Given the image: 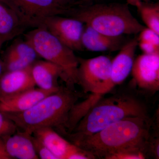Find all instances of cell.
I'll list each match as a JSON object with an SVG mask.
<instances>
[{"instance_id":"cell-1","label":"cell","mask_w":159,"mask_h":159,"mask_svg":"<svg viewBox=\"0 0 159 159\" xmlns=\"http://www.w3.org/2000/svg\"><path fill=\"white\" fill-rule=\"evenodd\" d=\"M152 124L149 117L126 118L72 143L95 159H109L113 155L125 152H142L147 155Z\"/></svg>"},{"instance_id":"cell-2","label":"cell","mask_w":159,"mask_h":159,"mask_svg":"<svg viewBox=\"0 0 159 159\" xmlns=\"http://www.w3.org/2000/svg\"><path fill=\"white\" fill-rule=\"evenodd\" d=\"M148 118L147 107L139 97L127 92H120L100 98L70 133L62 135L72 143L98 132L108 125L130 117Z\"/></svg>"},{"instance_id":"cell-3","label":"cell","mask_w":159,"mask_h":159,"mask_svg":"<svg viewBox=\"0 0 159 159\" xmlns=\"http://www.w3.org/2000/svg\"><path fill=\"white\" fill-rule=\"evenodd\" d=\"M81 97V94L75 89L60 87L58 90L25 111L5 114L18 129L29 134L43 127H51L61 132L65 130L70 111Z\"/></svg>"},{"instance_id":"cell-4","label":"cell","mask_w":159,"mask_h":159,"mask_svg":"<svg viewBox=\"0 0 159 159\" xmlns=\"http://www.w3.org/2000/svg\"><path fill=\"white\" fill-rule=\"evenodd\" d=\"M75 18L102 34L119 37L139 34L145 28L132 14L126 4H98L74 9Z\"/></svg>"},{"instance_id":"cell-5","label":"cell","mask_w":159,"mask_h":159,"mask_svg":"<svg viewBox=\"0 0 159 159\" xmlns=\"http://www.w3.org/2000/svg\"><path fill=\"white\" fill-rule=\"evenodd\" d=\"M39 56L58 66L62 73L61 79L69 88L74 89L78 84V57L74 51L42 27L34 28L25 34Z\"/></svg>"},{"instance_id":"cell-6","label":"cell","mask_w":159,"mask_h":159,"mask_svg":"<svg viewBox=\"0 0 159 159\" xmlns=\"http://www.w3.org/2000/svg\"><path fill=\"white\" fill-rule=\"evenodd\" d=\"M111 61L108 56L102 55L89 59L78 58V84L84 93L100 99L110 92Z\"/></svg>"},{"instance_id":"cell-7","label":"cell","mask_w":159,"mask_h":159,"mask_svg":"<svg viewBox=\"0 0 159 159\" xmlns=\"http://www.w3.org/2000/svg\"><path fill=\"white\" fill-rule=\"evenodd\" d=\"M38 27L44 28L73 51L84 50L82 36L84 24L80 20L63 16H53L44 19Z\"/></svg>"},{"instance_id":"cell-8","label":"cell","mask_w":159,"mask_h":159,"mask_svg":"<svg viewBox=\"0 0 159 159\" xmlns=\"http://www.w3.org/2000/svg\"><path fill=\"white\" fill-rule=\"evenodd\" d=\"M30 28H37L42 20L53 16H69L74 9L57 0H11Z\"/></svg>"},{"instance_id":"cell-9","label":"cell","mask_w":159,"mask_h":159,"mask_svg":"<svg viewBox=\"0 0 159 159\" xmlns=\"http://www.w3.org/2000/svg\"><path fill=\"white\" fill-rule=\"evenodd\" d=\"M32 135L39 140L58 159H92L93 156L63 138L51 127L34 131Z\"/></svg>"},{"instance_id":"cell-10","label":"cell","mask_w":159,"mask_h":159,"mask_svg":"<svg viewBox=\"0 0 159 159\" xmlns=\"http://www.w3.org/2000/svg\"><path fill=\"white\" fill-rule=\"evenodd\" d=\"M139 88L150 93L159 90V53L143 54L135 58L131 72Z\"/></svg>"},{"instance_id":"cell-11","label":"cell","mask_w":159,"mask_h":159,"mask_svg":"<svg viewBox=\"0 0 159 159\" xmlns=\"http://www.w3.org/2000/svg\"><path fill=\"white\" fill-rule=\"evenodd\" d=\"M29 28L11 0H0V48Z\"/></svg>"},{"instance_id":"cell-12","label":"cell","mask_w":159,"mask_h":159,"mask_svg":"<svg viewBox=\"0 0 159 159\" xmlns=\"http://www.w3.org/2000/svg\"><path fill=\"white\" fill-rule=\"evenodd\" d=\"M138 42V37L127 41L116 57L112 60L109 86L110 91L124 82L131 72Z\"/></svg>"},{"instance_id":"cell-13","label":"cell","mask_w":159,"mask_h":159,"mask_svg":"<svg viewBox=\"0 0 159 159\" xmlns=\"http://www.w3.org/2000/svg\"><path fill=\"white\" fill-rule=\"evenodd\" d=\"M7 49L4 57V70H19L29 67L36 60L38 54L27 40L16 39Z\"/></svg>"},{"instance_id":"cell-14","label":"cell","mask_w":159,"mask_h":159,"mask_svg":"<svg viewBox=\"0 0 159 159\" xmlns=\"http://www.w3.org/2000/svg\"><path fill=\"white\" fill-rule=\"evenodd\" d=\"M31 66L19 70L6 71L0 78V99L13 97L35 87Z\"/></svg>"},{"instance_id":"cell-15","label":"cell","mask_w":159,"mask_h":159,"mask_svg":"<svg viewBox=\"0 0 159 159\" xmlns=\"http://www.w3.org/2000/svg\"><path fill=\"white\" fill-rule=\"evenodd\" d=\"M57 91H46L34 87L13 97L1 99L0 111L5 114L25 111L48 95Z\"/></svg>"},{"instance_id":"cell-16","label":"cell","mask_w":159,"mask_h":159,"mask_svg":"<svg viewBox=\"0 0 159 159\" xmlns=\"http://www.w3.org/2000/svg\"><path fill=\"white\" fill-rule=\"evenodd\" d=\"M123 36H107L84 25L82 44L84 49L93 52L119 51L127 42Z\"/></svg>"},{"instance_id":"cell-17","label":"cell","mask_w":159,"mask_h":159,"mask_svg":"<svg viewBox=\"0 0 159 159\" xmlns=\"http://www.w3.org/2000/svg\"><path fill=\"white\" fill-rule=\"evenodd\" d=\"M31 76L35 86L46 91H56L59 89L57 80L62 73L57 66L46 60H36L31 66Z\"/></svg>"},{"instance_id":"cell-18","label":"cell","mask_w":159,"mask_h":159,"mask_svg":"<svg viewBox=\"0 0 159 159\" xmlns=\"http://www.w3.org/2000/svg\"><path fill=\"white\" fill-rule=\"evenodd\" d=\"M32 135L18 129L12 134L2 138L6 152L12 159H39L34 149Z\"/></svg>"},{"instance_id":"cell-19","label":"cell","mask_w":159,"mask_h":159,"mask_svg":"<svg viewBox=\"0 0 159 159\" xmlns=\"http://www.w3.org/2000/svg\"><path fill=\"white\" fill-rule=\"evenodd\" d=\"M136 7L147 28L159 34V5L147 4L140 1Z\"/></svg>"},{"instance_id":"cell-20","label":"cell","mask_w":159,"mask_h":159,"mask_svg":"<svg viewBox=\"0 0 159 159\" xmlns=\"http://www.w3.org/2000/svg\"><path fill=\"white\" fill-rule=\"evenodd\" d=\"M18 129L14 122L0 111V138H4L12 134Z\"/></svg>"},{"instance_id":"cell-21","label":"cell","mask_w":159,"mask_h":159,"mask_svg":"<svg viewBox=\"0 0 159 159\" xmlns=\"http://www.w3.org/2000/svg\"><path fill=\"white\" fill-rule=\"evenodd\" d=\"M32 142L36 154L39 158L42 159H58L43 144L35 138L31 136Z\"/></svg>"},{"instance_id":"cell-22","label":"cell","mask_w":159,"mask_h":159,"mask_svg":"<svg viewBox=\"0 0 159 159\" xmlns=\"http://www.w3.org/2000/svg\"><path fill=\"white\" fill-rule=\"evenodd\" d=\"M139 34L138 37L139 41L146 42L159 46V34L155 31L145 27Z\"/></svg>"},{"instance_id":"cell-23","label":"cell","mask_w":159,"mask_h":159,"mask_svg":"<svg viewBox=\"0 0 159 159\" xmlns=\"http://www.w3.org/2000/svg\"><path fill=\"white\" fill-rule=\"evenodd\" d=\"M146 157L147 155L142 152H125L113 155L109 159H144Z\"/></svg>"},{"instance_id":"cell-24","label":"cell","mask_w":159,"mask_h":159,"mask_svg":"<svg viewBox=\"0 0 159 159\" xmlns=\"http://www.w3.org/2000/svg\"><path fill=\"white\" fill-rule=\"evenodd\" d=\"M139 46L143 54H152L159 53V46L144 41H139Z\"/></svg>"},{"instance_id":"cell-25","label":"cell","mask_w":159,"mask_h":159,"mask_svg":"<svg viewBox=\"0 0 159 159\" xmlns=\"http://www.w3.org/2000/svg\"><path fill=\"white\" fill-rule=\"evenodd\" d=\"M6 152L4 141L0 138V159H11Z\"/></svg>"},{"instance_id":"cell-26","label":"cell","mask_w":159,"mask_h":159,"mask_svg":"<svg viewBox=\"0 0 159 159\" xmlns=\"http://www.w3.org/2000/svg\"><path fill=\"white\" fill-rule=\"evenodd\" d=\"M61 5L70 9H74L73 7L76 4L77 0H57Z\"/></svg>"},{"instance_id":"cell-27","label":"cell","mask_w":159,"mask_h":159,"mask_svg":"<svg viewBox=\"0 0 159 159\" xmlns=\"http://www.w3.org/2000/svg\"><path fill=\"white\" fill-rule=\"evenodd\" d=\"M140 1H142L141 0H127V2L129 4H130L131 5L136 6L137 4H138Z\"/></svg>"},{"instance_id":"cell-28","label":"cell","mask_w":159,"mask_h":159,"mask_svg":"<svg viewBox=\"0 0 159 159\" xmlns=\"http://www.w3.org/2000/svg\"><path fill=\"white\" fill-rule=\"evenodd\" d=\"M4 70V64L2 61L0 60V78L3 74V72Z\"/></svg>"},{"instance_id":"cell-29","label":"cell","mask_w":159,"mask_h":159,"mask_svg":"<svg viewBox=\"0 0 159 159\" xmlns=\"http://www.w3.org/2000/svg\"><path fill=\"white\" fill-rule=\"evenodd\" d=\"M142 1V0H141ZM143 1H145V2H148V1H149V0H143Z\"/></svg>"}]
</instances>
